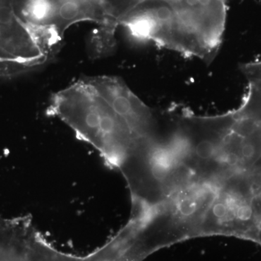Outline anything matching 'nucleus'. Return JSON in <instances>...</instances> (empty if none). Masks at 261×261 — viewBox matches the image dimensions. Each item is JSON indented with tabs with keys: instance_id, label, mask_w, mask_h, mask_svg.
<instances>
[{
	"instance_id": "5",
	"label": "nucleus",
	"mask_w": 261,
	"mask_h": 261,
	"mask_svg": "<svg viewBox=\"0 0 261 261\" xmlns=\"http://www.w3.org/2000/svg\"><path fill=\"white\" fill-rule=\"evenodd\" d=\"M55 11V3L51 0H29L25 7V15L33 23H49Z\"/></svg>"
},
{
	"instance_id": "3",
	"label": "nucleus",
	"mask_w": 261,
	"mask_h": 261,
	"mask_svg": "<svg viewBox=\"0 0 261 261\" xmlns=\"http://www.w3.org/2000/svg\"><path fill=\"white\" fill-rule=\"evenodd\" d=\"M55 18L58 19V23L54 25L63 37L68 27L79 20L103 21L100 13L87 0H60L58 4H55L54 14L49 23Z\"/></svg>"
},
{
	"instance_id": "7",
	"label": "nucleus",
	"mask_w": 261,
	"mask_h": 261,
	"mask_svg": "<svg viewBox=\"0 0 261 261\" xmlns=\"http://www.w3.org/2000/svg\"><path fill=\"white\" fill-rule=\"evenodd\" d=\"M166 1H168L169 2V3H171V2L176 1V0H166Z\"/></svg>"
},
{
	"instance_id": "4",
	"label": "nucleus",
	"mask_w": 261,
	"mask_h": 261,
	"mask_svg": "<svg viewBox=\"0 0 261 261\" xmlns=\"http://www.w3.org/2000/svg\"><path fill=\"white\" fill-rule=\"evenodd\" d=\"M114 24L108 23L96 31L89 39L88 51L92 58H102L110 54L116 47Z\"/></svg>"
},
{
	"instance_id": "2",
	"label": "nucleus",
	"mask_w": 261,
	"mask_h": 261,
	"mask_svg": "<svg viewBox=\"0 0 261 261\" xmlns=\"http://www.w3.org/2000/svg\"><path fill=\"white\" fill-rule=\"evenodd\" d=\"M99 97L126 122L135 140L157 139L162 133L155 113L137 97L119 77H84Z\"/></svg>"
},
{
	"instance_id": "6",
	"label": "nucleus",
	"mask_w": 261,
	"mask_h": 261,
	"mask_svg": "<svg viewBox=\"0 0 261 261\" xmlns=\"http://www.w3.org/2000/svg\"><path fill=\"white\" fill-rule=\"evenodd\" d=\"M0 261H14L13 260H12V259L10 258H3L0 260Z\"/></svg>"
},
{
	"instance_id": "1",
	"label": "nucleus",
	"mask_w": 261,
	"mask_h": 261,
	"mask_svg": "<svg viewBox=\"0 0 261 261\" xmlns=\"http://www.w3.org/2000/svg\"><path fill=\"white\" fill-rule=\"evenodd\" d=\"M47 114L59 118L77 138L93 146L111 168H118L135 141L126 122L83 78L53 94Z\"/></svg>"
}]
</instances>
